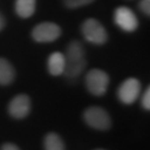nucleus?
Returning <instances> with one entry per match:
<instances>
[{
    "instance_id": "9d476101",
    "label": "nucleus",
    "mask_w": 150,
    "mask_h": 150,
    "mask_svg": "<svg viewBox=\"0 0 150 150\" xmlns=\"http://www.w3.org/2000/svg\"><path fill=\"white\" fill-rule=\"evenodd\" d=\"M15 79V69L12 64L5 58H0V85H10Z\"/></svg>"
},
{
    "instance_id": "20e7f679",
    "label": "nucleus",
    "mask_w": 150,
    "mask_h": 150,
    "mask_svg": "<svg viewBox=\"0 0 150 150\" xmlns=\"http://www.w3.org/2000/svg\"><path fill=\"white\" fill-rule=\"evenodd\" d=\"M81 31L87 41L95 45H103L107 42L108 33L105 27L96 19H87L81 26Z\"/></svg>"
},
{
    "instance_id": "f257e3e1",
    "label": "nucleus",
    "mask_w": 150,
    "mask_h": 150,
    "mask_svg": "<svg viewBox=\"0 0 150 150\" xmlns=\"http://www.w3.org/2000/svg\"><path fill=\"white\" fill-rule=\"evenodd\" d=\"M86 67V54L82 43L74 40L68 45L64 54V75L68 79H76L79 77Z\"/></svg>"
},
{
    "instance_id": "dca6fc26",
    "label": "nucleus",
    "mask_w": 150,
    "mask_h": 150,
    "mask_svg": "<svg viewBox=\"0 0 150 150\" xmlns=\"http://www.w3.org/2000/svg\"><path fill=\"white\" fill-rule=\"evenodd\" d=\"M1 150H20V149L16 145L8 142V144H5V145L1 147Z\"/></svg>"
},
{
    "instance_id": "a211bd4d",
    "label": "nucleus",
    "mask_w": 150,
    "mask_h": 150,
    "mask_svg": "<svg viewBox=\"0 0 150 150\" xmlns=\"http://www.w3.org/2000/svg\"><path fill=\"white\" fill-rule=\"evenodd\" d=\"M96 150H105V149H96Z\"/></svg>"
},
{
    "instance_id": "2eb2a0df",
    "label": "nucleus",
    "mask_w": 150,
    "mask_h": 150,
    "mask_svg": "<svg viewBox=\"0 0 150 150\" xmlns=\"http://www.w3.org/2000/svg\"><path fill=\"white\" fill-rule=\"evenodd\" d=\"M139 8L145 15L149 16L150 15V0H140Z\"/></svg>"
},
{
    "instance_id": "423d86ee",
    "label": "nucleus",
    "mask_w": 150,
    "mask_h": 150,
    "mask_svg": "<svg viewBox=\"0 0 150 150\" xmlns=\"http://www.w3.org/2000/svg\"><path fill=\"white\" fill-rule=\"evenodd\" d=\"M141 85L138 79L136 78H128L119 86L117 95L119 100L125 105L134 103L140 95Z\"/></svg>"
},
{
    "instance_id": "f3484780",
    "label": "nucleus",
    "mask_w": 150,
    "mask_h": 150,
    "mask_svg": "<svg viewBox=\"0 0 150 150\" xmlns=\"http://www.w3.org/2000/svg\"><path fill=\"white\" fill-rule=\"evenodd\" d=\"M5 23H6L5 18H4V16H2V15H1V12H0V31L5 28Z\"/></svg>"
},
{
    "instance_id": "39448f33",
    "label": "nucleus",
    "mask_w": 150,
    "mask_h": 150,
    "mask_svg": "<svg viewBox=\"0 0 150 150\" xmlns=\"http://www.w3.org/2000/svg\"><path fill=\"white\" fill-rule=\"evenodd\" d=\"M61 35V29L54 22H41L32 29L31 36L37 42H52Z\"/></svg>"
},
{
    "instance_id": "6e6552de",
    "label": "nucleus",
    "mask_w": 150,
    "mask_h": 150,
    "mask_svg": "<svg viewBox=\"0 0 150 150\" xmlns=\"http://www.w3.org/2000/svg\"><path fill=\"white\" fill-rule=\"evenodd\" d=\"M31 102L27 95H17L9 103V113L11 117L16 119H22L27 117L30 112Z\"/></svg>"
},
{
    "instance_id": "ddd939ff",
    "label": "nucleus",
    "mask_w": 150,
    "mask_h": 150,
    "mask_svg": "<svg viewBox=\"0 0 150 150\" xmlns=\"http://www.w3.org/2000/svg\"><path fill=\"white\" fill-rule=\"evenodd\" d=\"M93 1L95 0H64V4L70 9H75V8H80L83 6L90 5Z\"/></svg>"
},
{
    "instance_id": "f8f14e48",
    "label": "nucleus",
    "mask_w": 150,
    "mask_h": 150,
    "mask_svg": "<svg viewBox=\"0 0 150 150\" xmlns=\"http://www.w3.org/2000/svg\"><path fill=\"white\" fill-rule=\"evenodd\" d=\"M45 150H64V144L59 134L49 132L45 137Z\"/></svg>"
},
{
    "instance_id": "0eeeda50",
    "label": "nucleus",
    "mask_w": 150,
    "mask_h": 150,
    "mask_svg": "<svg viewBox=\"0 0 150 150\" xmlns=\"http://www.w3.org/2000/svg\"><path fill=\"white\" fill-rule=\"evenodd\" d=\"M115 22L119 28H121L122 30L127 32L134 31L138 26V18L134 15V12L128 7H118L115 11V16H113Z\"/></svg>"
},
{
    "instance_id": "1a4fd4ad",
    "label": "nucleus",
    "mask_w": 150,
    "mask_h": 150,
    "mask_svg": "<svg viewBox=\"0 0 150 150\" xmlns=\"http://www.w3.org/2000/svg\"><path fill=\"white\" fill-rule=\"evenodd\" d=\"M64 54L56 51L49 56L48 58V71L52 76L64 75Z\"/></svg>"
},
{
    "instance_id": "f03ea898",
    "label": "nucleus",
    "mask_w": 150,
    "mask_h": 150,
    "mask_svg": "<svg viewBox=\"0 0 150 150\" xmlns=\"http://www.w3.org/2000/svg\"><path fill=\"white\" fill-rule=\"evenodd\" d=\"M110 78L101 69H92L86 76V86L91 95L101 97L106 93Z\"/></svg>"
},
{
    "instance_id": "9b49d317",
    "label": "nucleus",
    "mask_w": 150,
    "mask_h": 150,
    "mask_svg": "<svg viewBox=\"0 0 150 150\" xmlns=\"http://www.w3.org/2000/svg\"><path fill=\"white\" fill-rule=\"evenodd\" d=\"M37 0H16L15 10L21 18H29L35 13Z\"/></svg>"
},
{
    "instance_id": "7ed1b4c3",
    "label": "nucleus",
    "mask_w": 150,
    "mask_h": 150,
    "mask_svg": "<svg viewBox=\"0 0 150 150\" xmlns=\"http://www.w3.org/2000/svg\"><path fill=\"white\" fill-rule=\"evenodd\" d=\"M83 119L88 126L97 130H108L111 127V118L109 113L101 107L92 106L83 112Z\"/></svg>"
},
{
    "instance_id": "4468645a",
    "label": "nucleus",
    "mask_w": 150,
    "mask_h": 150,
    "mask_svg": "<svg viewBox=\"0 0 150 150\" xmlns=\"http://www.w3.org/2000/svg\"><path fill=\"white\" fill-rule=\"evenodd\" d=\"M141 105L142 108L146 110H149L150 109V89L147 88L146 91L144 92V95L141 97Z\"/></svg>"
}]
</instances>
